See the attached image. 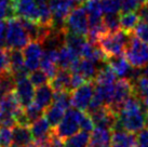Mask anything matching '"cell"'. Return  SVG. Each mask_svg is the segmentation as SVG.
Returning a JSON list of instances; mask_svg holds the SVG:
<instances>
[{"label":"cell","mask_w":148,"mask_h":147,"mask_svg":"<svg viewBox=\"0 0 148 147\" xmlns=\"http://www.w3.org/2000/svg\"><path fill=\"white\" fill-rule=\"evenodd\" d=\"M147 124V110L140 100L132 94L117 113V122L114 129H122L131 133H138ZM112 129V130H114Z\"/></svg>","instance_id":"cell-1"},{"label":"cell","mask_w":148,"mask_h":147,"mask_svg":"<svg viewBox=\"0 0 148 147\" xmlns=\"http://www.w3.org/2000/svg\"><path fill=\"white\" fill-rule=\"evenodd\" d=\"M131 36L132 33H127L121 28L116 32H106L99 38L97 45L101 47L107 57L119 55L124 53Z\"/></svg>","instance_id":"cell-2"},{"label":"cell","mask_w":148,"mask_h":147,"mask_svg":"<svg viewBox=\"0 0 148 147\" xmlns=\"http://www.w3.org/2000/svg\"><path fill=\"white\" fill-rule=\"evenodd\" d=\"M23 110L24 108L21 106L14 90L11 91L0 100V127H14Z\"/></svg>","instance_id":"cell-3"},{"label":"cell","mask_w":148,"mask_h":147,"mask_svg":"<svg viewBox=\"0 0 148 147\" xmlns=\"http://www.w3.org/2000/svg\"><path fill=\"white\" fill-rule=\"evenodd\" d=\"M30 41V37L17 16L7 20L5 47L8 49H23Z\"/></svg>","instance_id":"cell-4"},{"label":"cell","mask_w":148,"mask_h":147,"mask_svg":"<svg viewBox=\"0 0 148 147\" xmlns=\"http://www.w3.org/2000/svg\"><path fill=\"white\" fill-rule=\"evenodd\" d=\"M124 55L133 68H142L148 63V43L140 40L135 35H132L124 50Z\"/></svg>","instance_id":"cell-5"},{"label":"cell","mask_w":148,"mask_h":147,"mask_svg":"<svg viewBox=\"0 0 148 147\" xmlns=\"http://www.w3.org/2000/svg\"><path fill=\"white\" fill-rule=\"evenodd\" d=\"M64 32L74 33L81 36H88L89 33V19L83 4L77 5L67 15L64 23Z\"/></svg>","instance_id":"cell-6"},{"label":"cell","mask_w":148,"mask_h":147,"mask_svg":"<svg viewBox=\"0 0 148 147\" xmlns=\"http://www.w3.org/2000/svg\"><path fill=\"white\" fill-rule=\"evenodd\" d=\"M82 113V110H79L75 107L68 108L61 122L54 128L53 131L63 139H66L71 135L76 134L80 130V120Z\"/></svg>","instance_id":"cell-7"},{"label":"cell","mask_w":148,"mask_h":147,"mask_svg":"<svg viewBox=\"0 0 148 147\" xmlns=\"http://www.w3.org/2000/svg\"><path fill=\"white\" fill-rule=\"evenodd\" d=\"M13 77L15 81L14 93L16 95L21 106L25 108L33 103L34 96H35V87L29 80L28 71L13 75Z\"/></svg>","instance_id":"cell-8"},{"label":"cell","mask_w":148,"mask_h":147,"mask_svg":"<svg viewBox=\"0 0 148 147\" xmlns=\"http://www.w3.org/2000/svg\"><path fill=\"white\" fill-rule=\"evenodd\" d=\"M80 4L82 3L79 0H49L54 28L63 29L67 15L73 9Z\"/></svg>","instance_id":"cell-9"},{"label":"cell","mask_w":148,"mask_h":147,"mask_svg":"<svg viewBox=\"0 0 148 147\" xmlns=\"http://www.w3.org/2000/svg\"><path fill=\"white\" fill-rule=\"evenodd\" d=\"M95 83L93 81H86L80 87L76 88L70 92L71 96V106L82 111H86L90 105L91 100L94 94Z\"/></svg>","instance_id":"cell-10"},{"label":"cell","mask_w":148,"mask_h":147,"mask_svg":"<svg viewBox=\"0 0 148 147\" xmlns=\"http://www.w3.org/2000/svg\"><path fill=\"white\" fill-rule=\"evenodd\" d=\"M43 50H45V47L42 45V42L38 40H30L23 48L25 66L28 71L36 70L40 67Z\"/></svg>","instance_id":"cell-11"},{"label":"cell","mask_w":148,"mask_h":147,"mask_svg":"<svg viewBox=\"0 0 148 147\" xmlns=\"http://www.w3.org/2000/svg\"><path fill=\"white\" fill-rule=\"evenodd\" d=\"M107 64L110 66L112 70L116 73L117 77L120 78H127L130 80H134L140 75V69L133 70L132 65L129 63L125 55L119 54V55H114L107 58Z\"/></svg>","instance_id":"cell-12"},{"label":"cell","mask_w":148,"mask_h":147,"mask_svg":"<svg viewBox=\"0 0 148 147\" xmlns=\"http://www.w3.org/2000/svg\"><path fill=\"white\" fill-rule=\"evenodd\" d=\"M132 94H133V83L130 79L120 78L119 80H116L114 96H112V101H111L109 107L114 111L118 113V110L122 106V104Z\"/></svg>","instance_id":"cell-13"},{"label":"cell","mask_w":148,"mask_h":147,"mask_svg":"<svg viewBox=\"0 0 148 147\" xmlns=\"http://www.w3.org/2000/svg\"><path fill=\"white\" fill-rule=\"evenodd\" d=\"M29 128H30L32 134H33L34 144L41 147H48L50 135L53 131L51 130V124L49 123L48 119L41 116L40 118L35 120L29 126Z\"/></svg>","instance_id":"cell-14"},{"label":"cell","mask_w":148,"mask_h":147,"mask_svg":"<svg viewBox=\"0 0 148 147\" xmlns=\"http://www.w3.org/2000/svg\"><path fill=\"white\" fill-rule=\"evenodd\" d=\"M13 11L17 17L39 22V9L36 0H13Z\"/></svg>","instance_id":"cell-15"},{"label":"cell","mask_w":148,"mask_h":147,"mask_svg":"<svg viewBox=\"0 0 148 147\" xmlns=\"http://www.w3.org/2000/svg\"><path fill=\"white\" fill-rule=\"evenodd\" d=\"M58 49L60 48H45L43 50L42 58L40 62V68L51 79L58 70Z\"/></svg>","instance_id":"cell-16"},{"label":"cell","mask_w":148,"mask_h":147,"mask_svg":"<svg viewBox=\"0 0 148 147\" xmlns=\"http://www.w3.org/2000/svg\"><path fill=\"white\" fill-rule=\"evenodd\" d=\"M70 71L80 74L86 81H93L96 77L99 68L96 67L94 62L90 61L86 57H79L70 67Z\"/></svg>","instance_id":"cell-17"},{"label":"cell","mask_w":148,"mask_h":147,"mask_svg":"<svg viewBox=\"0 0 148 147\" xmlns=\"http://www.w3.org/2000/svg\"><path fill=\"white\" fill-rule=\"evenodd\" d=\"M53 95L54 90L52 87L50 86V83H45L43 86L36 88L33 102L45 111L53 102Z\"/></svg>","instance_id":"cell-18"},{"label":"cell","mask_w":148,"mask_h":147,"mask_svg":"<svg viewBox=\"0 0 148 147\" xmlns=\"http://www.w3.org/2000/svg\"><path fill=\"white\" fill-rule=\"evenodd\" d=\"M109 147H135V135L122 129H114Z\"/></svg>","instance_id":"cell-19"},{"label":"cell","mask_w":148,"mask_h":147,"mask_svg":"<svg viewBox=\"0 0 148 147\" xmlns=\"http://www.w3.org/2000/svg\"><path fill=\"white\" fill-rule=\"evenodd\" d=\"M71 71L69 69H60L56 71L54 77L50 79V86L54 91H69L71 92Z\"/></svg>","instance_id":"cell-20"},{"label":"cell","mask_w":148,"mask_h":147,"mask_svg":"<svg viewBox=\"0 0 148 147\" xmlns=\"http://www.w3.org/2000/svg\"><path fill=\"white\" fill-rule=\"evenodd\" d=\"M12 137L13 144H16V145L29 146L34 143L33 134L28 126L16 123L14 127H12Z\"/></svg>","instance_id":"cell-21"},{"label":"cell","mask_w":148,"mask_h":147,"mask_svg":"<svg viewBox=\"0 0 148 147\" xmlns=\"http://www.w3.org/2000/svg\"><path fill=\"white\" fill-rule=\"evenodd\" d=\"M79 57L81 56L77 52H75L71 48H69L68 45H66L64 43L58 49V68L70 70V67L73 66V64L78 60Z\"/></svg>","instance_id":"cell-22"},{"label":"cell","mask_w":148,"mask_h":147,"mask_svg":"<svg viewBox=\"0 0 148 147\" xmlns=\"http://www.w3.org/2000/svg\"><path fill=\"white\" fill-rule=\"evenodd\" d=\"M131 81L133 83V94L140 98L144 108L148 111V77L140 75Z\"/></svg>","instance_id":"cell-23"},{"label":"cell","mask_w":148,"mask_h":147,"mask_svg":"<svg viewBox=\"0 0 148 147\" xmlns=\"http://www.w3.org/2000/svg\"><path fill=\"white\" fill-rule=\"evenodd\" d=\"M111 132L110 129L104 127H94L91 132L90 144L101 147L110 146Z\"/></svg>","instance_id":"cell-24"},{"label":"cell","mask_w":148,"mask_h":147,"mask_svg":"<svg viewBox=\"0 0 148 147\" xmlns=\"http://www.w3.org/2000/svg\"><path fill=\"white\" fill-rule=\"evenodd\" d=\"M9 58H10V71L12 75L28 71L25 66L24 54L21 49H9Z\"/></svg>","instance_id":"cell-25"},{"label":"cell","mask_w":148,"mask_h":147,"mask_svg":"<svg viewBox=\"0 0 148 147\" xmlns=\"http://www.w3.org/2000/svg\"><path fill=\"white\" fill-rule=\"evenodd\" d=\"M120 28L127 32L133 33L137 23L140 22V15L136 11H130V12H121L120 13Z\"/></svg>","instance_id":"cell-26"},{"label":"cell","mask_w":148,"mask_h":147,"mask_svg":"<svg viewBox=\"0 0 148 147\" xmlns=\"http://www.w3.org/2000/svg\"><path fill=\"white\" fill-rule=\"evenodd\" d=\"M64 33H65V35H64V43L66 45H68L69 48H71L75 52H77L80 55L83 45H86V42L88 41L86 37L77 35V34L74 33H68V32H64Z\"/></svg>","instance_id":"cell-27"},{"label":"cell","mask_w":148,"mask_h":147,"mask_svg":"<svg viewBox=\"0 0 148 147\" xmlns=\"http://www.w3.org/2000/svg\"><path fill=\"white\" fill-rule=\"evenodd\" d=\"M66 113V109L62 108L58 105H55V104H51L47 109L45 110V118L48 119L49 123L51 124L52 128H55L58 123L61 122V120L63 119L64 115Z\"/></svg>","instance_id":"cell-28"},{"label":"cell","mask_w":148,"mask_h":147,"mask_svg":"<svg viewBox=\"0 0 148 147\" xmlns=\"http://www.w3.org/2000/svg\"><path fill=\"white\" fill-rule=\"evenodd\" d=\"M90 132L82 131L67 137L64 147H89L90 144Z\"/></svg>","instance_id":"cell-29"},{"label":"cell","mask_w":148,"mask_h":147,"mask_svg":"<svg viewBox=\"0 0 148 147\" xmlns=\"http://www.w3.org/2000/svg\"><path fill=\"white\" fill-rule=\"evenodd\" d=\"M15 81L11 71L0 75V100L14 90Z\"/></svg>","instance_id":"cell-30"},{"label":"cell","mask_w":148,"mask_h":147,"mask_svg":"<svg viewBox=\"0 0 148 147\" xmlns=\"http://www.w3.org/2000/svg\"><path fill=\"white\" fill-rule=\"evenodd\" d=\"M53 104L61 106L64 109H68L71 106V96L69 91H54Z\"/></svg>","instance_id":"cell-31"},{"label":"cell","mask_w":148,"mask_h":147,"mask_svg":"<svg viewBox=\"0 0 148 147\" xmlns=\"http://www.w3.org/2000/svg\"><path fill=\"white\" fill-rule=\"evenodd\" d=\"M28 77H29V80L32 81V83L34 84L35 88L41 87L43 84H45V83H49L50 81V78L48 77V75L42 69H36L30 71Z\"/></svg>","instance_id":"cell-32"},{"label":"cell","mask_w":148,"mask_h":147,"mask_svg":"<svg viewBox=\"0 0 148 147\" xmlns=\"http://www.w3.org/2000/svg\"><path fill=\"white\" fill-rule=\"evenodd\" d=\"M120 13L118 14H104L103 23L107 32H116L120 29Z\"/></svg>","instance_id":"cell-33"},{"label":"cell","mask_w":148,"mask_h":147,"mask_svg":"<svg viewBox=\"0 0 148 147\" xmlns=\"http://www.w3.org/2000/svg\"><path fill=\"white\" fill-rule=\"evenodd\" d=\"M24 113H25V115H26V117H27L30 124H32L35 120H37L38 118H40L42 116V114H45V111H43L40 107H38L34 102L32 103V104H29L27 107H25Z\"/></svg>","instance_id":"cell-34"},{"label":"cell","mask_w":148,"mask_h":147,"mask_svg":"<svg viewBox=\"0 0 148 147\" xmlns=\"http://www.w3.org/2000/svg\"><path fill=\"white\" fill-rule=\"evenodd\" d=\"M104 14H118L121 13L119 0H101Z\"/></svg>","instance_id":"cell-35"},{"label":"cell","mask_w":148,"mask_h":147,"mask_svg":"<svg viewBox=\"0 0 148 147\" xmlns=\"http://www.w3.org/2000/svg\"><path fill=\"white\" fill-rule=\"evenodd\" d=\"M15 16L13 11V0H0V20Z\"/></svg>","instance_id":"cell-36"},{"label":"cell","mask_w":148,"mask_h":147,"mask_svg":"<svg viewBox=\"0 0 148 147\" xmlns=\"http://www.w3.org/2000/svg\"><path fill=\"white\" fill-rule=\"evenodd\" d=\"M133 33L140 40L148 43V22L140 20L133 30Z\"/></svg>","instance_id":"cell-37"},{"label":"cell","mask_w":148,"mask_h":147,"mask_svg":"<svg viewBox=\"0 0 148 147\" xmlns=\"http://www.w3.org/2000/svg\"><path fill=\"white\" fill-rule=\"evenodd\" d=\"M0 143H1V147H10L13 144L11 128L0 127Z\"/></svg>","instance_id":"cell-38"},{"label":"cell","mask_w":148,"mask_h":147,"mask_svg":"<svg viewBox=\"0 0 148 147\" xmlns=\"http://www.w3.org/2000/svg\"><path fill=\"white\" fill-rule=\"evenodd\" d=\"M10 71V58L8 48H0V75Z\"/></svg>","instance_id":"cell-39"},{"label":"cell","mask_w":148,"mask_h":147,"mask_svg":"<svg viewBox=\"0 0 148 147\" xmlns=\"http://www.w3.org/2000/svg\"><path fill=\"white\" fill-rule=\"evenodd\" d=\"M121 12H130V11H137L143 0H119Z\"/></svg>","instance_id":"cell-40"},{"label":"cell","mask_w":148,"mask_h":147,"mask_svg":"<svg viewBox=\"0 0 148 147\" xmlns=\"http://www.w3.org/2000/svg\"><path fill=\"white\" fill-rule=\"evenodd\" d=\"M95 124L93 122V119L91 117V115L86 111H83L82 116H81V120H80V130L86 131V132H92L94 129Z\"/></svg>","instance_id":"cell-41"},{"label":"cell","mask_w":148,"mask_h":147,"mask_svg":"<svg viewBox=\"0 0 148 147\" xmlns=\"http://www.w3.org/2000/svg\"><path fill=\"white\" fill-rule=\"evenodd\" d=\"M135 147H148V128L145 127L135 136Z\"/></svg>","instance_id":"cell-42"},{"label":"cell","mask_w":148,"mask_h":147,"mask_svg":"<svg viewBox=\"0 0 148 147\" xmlns=\"http://www.w3.org/2000/svg\"><path fill=\"white\" fill-rule=\"evenodd\" d=\"M64 146H65V142L63 141L62 137H60L54 131H52V133L50 135L48 147H64Z\"/></svg>","instance_id":"cell-43"},{"label":"cell","mask_w":148,"mask_h":147,"mask_svg":"<svg viewBox=\"0 0 148 147\" xmlns=\"http://www.w3.org/2000/svg\"><path fill=\"white\" fill-rule=\"evenodd\" d=\"M84 82H86V80L80 75L77 73H71V82H70V86H71V91L80 87L81 84H83Z\"/></svg>","instance_id":"cell-44"},{"label":"cell","mask_w":148,"mask_h":147,"mask_svg":"<svg viewBox=\"0 0 148 147\" xmlns=\"http://www.w3.org/2000/svg\"><path fill=\"white\" fill-rule=\"evenodd\" d=\"M5 32H7V22L0 20V48L5 45Z\"/></svg>","instance_id":"cell-45"},{"label":"cell","mask_w":148,"mask_h":147,"mask_svg":"<svg viewBox=\"0 0 148 147\" xmlns=\"http://www.w3.org/2000/svg\"><path fill=\"white\" fill-rule=\"evenodd\" d=\"M137 13L140 15V20L148 22V2H143L140 4V7L137 10Z\"/></svg>","instance_id":"cell-46"},{"label":"cell","mask_w":148,"mask_h":147,"mask_svg":"<svg viewBox=\"0 0 148 147\" xmlns=\"http://www.w3.org/2000/svg\"><path fill=\"white\" fill-rule=\"evenodd\" d=\"M138 69H140V75H143V76H147L148 77V63L145 66H143L142 68H138Z\"/></svg>","instance_id":"cell-47"},{"label":"cell","mask_w":148,"mask_h":147,"mask_svg":"<svg viewBox=\"0 0 148 147\" xmlns=\"http://www.w3.org/2000/svg\"><path fill=\"white\" fill-rule=\"evenodd\" d=\"M37 3H43V2H49V0H36Z\"/></svg>","instance_id":"cell-48"},{"label":"cell","mask_w":148,"mask_h":147,"mask_svg":"<svg viewBox=\"0 0 148 147\" xmlns=\"http://www.w3.org/2000/svg\"><path fill=\"white\" fill-rule=\"evenodd\" d=\"M10 147H29V146H22V145H16V144H12Z\"/></svg>","instance_id":"cell-49"},{"label":"cell","mask_w":148,"mask_h":147,"mask_svg":"<svg viewBox=\"0 0 148 147\" xmlns=\"http://www.w3.org/2000/svg\"><path fill=\"white\" fill-rule=\"evenodd\" d=\"M29 147H41V146H38V145H36V144H32V145H29Z\"/></svg>","instance_id":"cell-50"},{"label":"cell","mask_w":148,"mask_h":147,"mask_svg":"<svg viewBox=\"0 0 148 147\" xmlns=\"http://www.w3.org/2000/svg\"><path fill=\"white\" fill-rule=\"evenodd\" d=\"M79 1H80V2H81V3H83V2H84V1H86V0H79Z\"/></svg>","instance_id":"cell-51"},{"label":"cell","mask_w":148,"mask_h":147,"mask_svg":"<svg viewBox=\"0 0 148 147\" xmlns=\"http://www.w3.org/2000/svg\"><path fill=\"white\" fill-rule=\"evenodd\" d=\"M143 2H148V0H143Z\"/></svg>","instance_id":"cell-52"},{"label":"cell","mask_w":148,"mask_h":147,"mask_svg":"<svg viewBox=\"0 0 148 147\" xmlns=\"http://www.w3.org/2000/svg\"><path fill=\"white\" fill-rule=\"evenodd\" d=\"M147 124H148V111H147Z\"/></svg>","instance_id":"cell-53"},{"label":"cell","mask_w":148,"mask_h":147,"mask_svg":"<svg viewBox=\"0 0 148 147\" xmlns=\"http://www.w3.org/2000/svg\"><path fill=\"white\" fill-rule=\"evenodd\" d=\"M0 147H1V143H0Z\"/></svg>","instance_id":"cell-54"}]
</instances>
